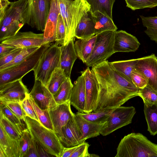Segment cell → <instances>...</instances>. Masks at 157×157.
Listing matches in <instances>:
<instances>
[{
    "instance_id": "obj_38",
    "label": "cell",
    "mask_w": 157,
    "mask_h": 157,
    "mask_svg": "<svg viewBox=\"0 0 157 157\" xmlns=\"http://www.w3.org/2000/svg\"><path fill=\"white\" fill-rule=\"evenodd\" d=\"M138 96L143 100L144 103L157 104V92L148 86L140 89Z\"/></svg>"
},
{
    "instance_id": "obj_9",
    "label": "cell",
    "mask_w": 157,
    "mask_h": 157,
    "mask_svg": "<svg viewBox=\"0 0 157 157\" xmlns=\"http://www.w3.org/2000/svg\"><path fill=\"white\" fill-rule=\"evenodd\" d=\"M51 5V0H28L26 24L44 31Z\"/></svg>"
},
{
    "instance_id": "obj_28",
    "label": "cell",
    "mask_w": 157,
    "mask_h": 157,
    "mask_svg": "<svg viewBox=\"0 0 157 157\" xmlns=\"http://www.w3.org/2000/svg\"><path fill=\"white\" fill-rule=\"evenodd\" d=\"M93 13L99 11L113 19L112 8L115 0H85Z\"/></svg>"
},
{
    "instance_id": "obj_2",
    "label": "cell",
    "mask_w": 157,
    "mask_h": 157,
    "mask_svg": "<svg viewBox=\"0 0 157 157\" xmlns=\"http://www.w3.org/2000/svg\"><path fill=\"white\" fill-rule=\"evenodd\" d=\"M115 157H157V144L140 133H131L121 140Z\"/></svg>"
},
{
    "instance_id": "obj_37",
    "label": "cell",
    "mask_w": 157,
    "mask_h": 157,
    "mask_svg": "<svg viewBox=\"0 0 157 157\" xmlns=\"http://www.w3.org/2000/svg\"><path fill=\"white\" fill-rule=\"evenodd\" d=\"M126 6L133 10L157 6V0H125Z\"/></svg>"
},
{
    "instance_id": "obj_1",
    "label": "cell",
    "mask_w": 157,
    "mask_h": 157,
    "mask_svg": "<svg viewBox=\"0 0 157 157\" xmlns=\"http://www.w3.org/2000/svg\"><path fill=\"white\" fill-rule=\"evenodd\" d=\"M91 70L98 89L96 107L93 112L117 108L138 96L140 89L115 69L108 60L92 67Z\"/></svg>"
},
{
    "instance_id": "obj_8",
    "label": "cell",
    "mask_w": 157,
    "mask_h": 157,
    "mask_svg": "<svg viewBox=\"0 0 157 157\" xmlns=\"http://www.w3.org/2000/svg\"><path fill=\"white\" fill-rule=\"evenodd\" d=\"M115 31H105L96 34L97 37L91 54L86 63L93 67L106 61L115 53L113 49Z\"/></svg>"
},
{
    "instance_id": "obj_50",
    "label": "cell",
    "mask_w": 157,
    "mask_h": 157,
    "mask_svg": "<svg viewBox=\"0 0 157 157\" xmlns=\"http://www.w3.org/2000/svg\"><path fill=\"white\" fill-rule=\"evenodd\" d=\"M78 145L71 147H64L60 155V157H70L78 147Z\"/></svg>"
},
{
    "instance_id": "obj_22",
    "label": "cell",
    "mask_w": 157,
    "mask_h": 157,
    "mask_svg": "<svg viewBox=\"0 0 157 157\" xmlns=\"http://www.w3.org/2000/svg\"><path fill=\"white\" fill-rule=\"evenodd\" d=\"M74 40L60 46L61 53L59 67L63 70L67 78H70L73 64L77 58L74 45Z\"/></svg>"
},
{
    "instance_id": "obj_31",
    "label": "cell",
    "mask_w": 157,
    "mask_h": 157,
    "mask_svg": "<svg viewBox=\"0 0 157 157\" xmlns=\"http://www.w3.org/2000/svg\"><path fill=\"white\" fill-rule=\"evenodd\" d=\"M137 59L109 62L112 66L118 72L131 80V74L135 69L134 66Z\"/></svg>"
},
{
    "instance_id": "obj_49",
    "label": "cell",
    "mask_w": 157,
    "mask_h": 157,
    "mask_svg": "<svg viewBox=\"0 0 157 157\" xmlns=\"http://www.w3.org/2000/svg\"><path fill=\"white\" fill-rule=\"evenodd\" d=\"M17 48L14 46L1 42L0 55L10 52Z\"/></svg>"
},
{
    "instance_id": "obj_32",
    "label": "cell",
    "mask_w": 157,
    "mask_h": 157,
    "mask_svg": "<svg viewBox=\"0 0 157 157\" xmlns=\"http://www.w3.org/2000/svg\"><path fill=\"white\" fill-rule=\"evenodd\" d=\"M67 78L63 70L60 67H57L54 70L47 87L53 96Z\"/></svg>"
},
{
    "instance_id": "obj_48",
    "label": "cell",
    "mask_w": 157,
    "mask_h": 157,
    "mask_svg": "<svg viewBox=\"0 0 157 157\" xmlns=\"http://www.w3.org/2000/svg\"><path fill=\"white\" fill-rule=\"evenodd\" d=\"M10 3L8 0H0V21L3 18L5 12Z\"/></svg>"
},
{
    "instance_id": "obj_21",
    "label": "cell",
    "mask_w": 157,
    "mask_h": 157,
    "mask_svg": "<svg viewBox=\"0 0 157 157\" xmlns=\"http://www.w3.org/2000/svg\"><path fill=\"white\" fill-rule=\"evenodd\" d=\"M75 118L83 137L85 140L100 135L102 130L107 125V121L103 123L90 121L77 113L75 114Z\"/></svg>"
},
{
    "instance_id": "obj_5",
    "label": "cell",
    "mask_w": 157,
    "mask_h": 157,
    "mask_svg": "<svg viewBox=\"0 0 157 157\" xmlns=\"http://www.w3.org/2000/svg\"><path fill=\"white\" fill-rule=\"evenodd\" d=\"M32 137L52 155L60 157L64 146L54 131L26 116L25 121Z\"/></svg>"
},
{
    "instance_id": "obj_34",
    "label": "cell",
    "mask_w": 157,
    "mask_h": 157,
    "mask_svg": "<svg viewBox=\"0 0 157 157\" xmlns=\"http://www.w3.org/2000/svg\"><path fill=\"white\" fill-rule=\"evenodd\" d=\"M115 108L103 110L90 113H77L85 119L91 122L96 123H103L107 121L110 114Z\"/></svg>"
},
{
    "instance_id": "obj_35",
    "label": "cell",
    "mask_w": 157,
    "mask_h": 157,
    "mask_svg": "<svg viewBox=\"0 0 157 157\" xmlns=\"http://www.w3.org/2000/svg\"><path fill=\"white\" fill-rule=\"evenodd\" d=\"M29 97L31 104L39 119V122L46 128L54 131L53 127L50 117L49 110L41 109L35 103L33 99L30 97L29 95Z\"/></svg>"
},
{
    "instance_id": "obj_15",
    "label": "cell",
    "mask_w": 157,
    "mask_h": 157,
    "mask_svg": "<svg viewBox=\"0 0 157 157\" xmlns=\"http://www.w3.org/2000/svg\"><path fill=\"white\" fill-rule=\"evenodd\" d=\"M29 96L37 105L42 110H49L56 105L53 96L48 88L38 80L35 83Z\"/></svg>"
},
{
    "instance_id": "obj_3",
    "label": "cell",
    "mask_w": 157,
    "mask_h": 157,
    "mask_svg": "<svg viewBox=\"0 0 157 157\" xmlns=\"http://www.w3.org/2000/svg\"><path fill=\"white\" fill-rule=\"evenodd\" d=\"M28 0L11 3L0 21V42L12 37L26 23Z\"/></svg>"
},
{
    "instance_id": "obj_20",
    "label": "cell",
    "mask_w": 157,
    "mask_h": 157,
    "mask_svg": "<svg viewBox=\"0 0 157 157\" xmlns=\"http://www.w3.org/2000/svg\"><path fill=\"white\" fill-rule=\"evenodd\" d=\"M59 10L58 0H51V8L44 33L43 44L55 41Z\"/></svg>"
},
{
    "instance_id": "obj_45",
    "label": "cell",
    "mask_w": 157,
    "mask_h": 157,
    "mask_svg": "<svg viewBox=\"0 0 157 157\" xmlns=\"http://www.w3.org/2000/svg\"><path fill=\"white\" fill-rule=\"evenodd\" d=\"M0 112H1L11 122L21 126L22 125L21 120L4 104L0 102Z\"/></svg>"
},
{
    "instance_id": "obj_23",
    "label": "cell",
    "mask_w": 157,
    "mask_h": 157,
    "mask_svg": "<svg viewBox=\"0 0 157 157\" xmlns=\"http://www.w3.org/2000/svg\"><path fill=\"white\" fill-rule=\"evenodd\" d=\"M95 23L92 13L90 10L83 16L76 29L75 37L87 39L95 35Z\"/></svg>"
},
{
    "instance_id": "obj_26",
    "label": "cell",
    "mask_w": 157,
    "mask_h": 157,
    "mask_svg": "<svg viewBox=\"0 0 157 157\" xmlns=\"http://www.w3.org/2000/svg\"><path fill=\"white\" fill-rule=\"evenodd\" d=\"M92 14L95 23V35L106 31H117V27L112 19L99 11Z\"/></svg>"
},
{
    "instance_id": "obj_51",
    "label": "cell",
    "mask_w": 157,
    "mask_h": 157,
    "mask_svg": "<svg viewBox=\"0 0 157 157\" xmlns=\"http://www.w3.org/2000/svg\"><path fill=\"white\" fill-rule=\"evenodd\" d=\"M36 147L39 157H49L52 155L48 153L43 147L36 141Z\"/></svg>"
},
{
    "instance_id": "obj_6",
    "label": "cell",
    "mask_w": 157,
    "mask_h": 157,
    "mask_svg": "<svg viewBox=\"0 0 157 157\" xmlns=\"http://www.w3.org/2000/svg\"><path fill=\"white\" fill-rule=\"evenodd\" d=\"M43 44L33 53L19 63L0 71V87L6 84L22 78L37 66L44 52L50 46Z\"/></svg>"
},
{
    "instance_id": "obj_47",
    "label": "cell",
    "mask_w": 157,
    "mask_h": 157,
    "mask_svg": "<svg viewBox=\"0 0 157 157\" xmlns=\"http://www.w3.org/2000/svg\"><path fill=\"white\" fill-rule=\"evenodd\" d=\"M25 157H39L36 147V141L32 137L27 153Z\"/></svg>"
},
{
    "instance_id": "obj_53",
    "label": "cell",
    "mask_w": 157,
    "mask_h": 157,
    "mask_svg": "<svg viewBox=\"0 0 157 157\" xmlns=\"http://www.w3.org/2000/svg\"><path fill=\"white\" fill-rule=\"evenodd\" d=\"M66 0L69 1V2H72L75 1L76 0Z\"/></svg>"
},
{
    "instance_id": "obj_27",
    "label": "cell",
    "mask_w": 157,
    "mask_h": 157,
    "mask_svg": "<svg viewBox=\"0 0 157 157\" xmlns=\"http://www.w3.org/2000/svg\"><path fill=\"white\" fill-rule=\"evenodd\" d=\"M144 112L147 125V130L151 135L157 134V104L144 103Z\"/></svg>"
},
{
    "instance_id": "obj_46",
    "label": "cell",
    "mask_w": 157,
    "mask_h": 157,
    "mask_svg": "<svg viewBox=\"0 0 157 157\" xmlns=\"http://www.w3.org/2000/svg\"><path fill=\"white\" fill-rule=\"evenodd\" d=\"M22 48H17L10 52L0 55V67L12 61L21 52Z\"/></svg>"
},
{
    "instance_id": "obj_4",
    "label": "cell",
    "mask_w": 157,
    "mask_h": 157,
    "mask_svg": "<svg viewBox=\"0 0 157 157\" xmlns=\"http://www.w3.org/2000/svg\"><path fill=\"white\" fill-rule=\"evenodd\" d=\"M59 13L63 18L66 29L64 45L71 40H75L77 27L84 14L90 10V6L85 0H76L71 2L58 0Z\"/></svg>"
},
{
    "instance_id": "obj_16",
    "label": "cell",
    "mask_w": 157,
    "mask_h": 157,
    "mask_svg": "<svg viewBox=\"0 0 157 157\" xmlns=\"http://www.w3.org/2000/svg\"><path fill=\"white\" fill-rule=\"evenodd\" d=\"M43 39L44 33L36 34L31 31L18 32L14 36L1 42L23 48L40 46L43 44Z\"/></svg>"
},
{
    "instance_id": "obj_40",
    "label": "cell",
    "mask_w": 157,
    "mask_h": 157,
    "mask_svg": "<svg viewBox=\"0 0 157 157\" xmlns=\"http://www.w3.org/2000/svg\"><path fill=\"white\" fill-rule=\"evenodd\" d=\"M31 137L27 128H25L22 131L20 140V157H24L26 154Z\"/></svg>"
},
{
    "instance_id": "obj_30",
    "label": "cell",
    "mask_w": 157,
    "mask_h": 157,
    "mask_svg": "<svg viewBox=\"0 0 157 157\" xmlns=\"http://www.w3.org/2000/svg\"><path fill=\"white\" fill-rule=\"evenodd\" d=\"M0 124L11 138L16 140H20L22 131L21 127L11 122L1 112Z\"/></svg>"
},
{
    "instance_id": "obj_24",
    "label": "cell",
    "mask_w": 157,
    "mask_h": 157,
    "mask_svg": "<svg viewBox=\"0 0 157 157\" xmlns=\"http://www.w3.org/2000/svg\"><path fill=\"white\" fill-rule=\"evenodd\" d=\"M96 37L95 35L87 39H78L74 44L77 56L84 63H86L91 54Z\"/></svg>"
},
{
    "instance_id": "obj_25",
    "label": "cell",
    "mask_w": 157,
    "mask_h": 157,
    "mask_svg": "<svg viewBox=\"0 0 157 157\" xmlns=\"http://www.w3.org/2000/svg\"><path fill=\"white\" fill-rule=\"evenodd\" d=\"M0 146L5 151L7 157H20V140L11 138L0 124Z\"/></svg>"
},
{
    "instance_id": "obj_42",
    "label": "cell",
    "mask_w": 157,
    "mask_h": 157,
    "mask_svg": "<svg viewBox=\"0 0 157 157\" xmlns=\"http://www.w3.org/2000/svg\"><path fill=\"white\" fill-rule=\"evenodd\" d=\"M90 145L88 143L84 142L78 145V147L70 157H96L98 155L90 154L88 152Z\"/></svg>"
},
{
    "instance_id": "obj_13",
    "label": "cell",
    "mask_w": 157,
    "mask_h": 157,
    "mask_svg": "<svg viewBox=\"0 0 157 157\" xmlns=\"http://www.w3.org/2000/svg\"><path fill=\"white\" fill-rule=\"evenodd\" d=\"M22 78L8 83L0 87V102L22 101L29 94Z\"/></svg>"
},
{
    "instance_id": "obj_19",
    "label": "cell",
    "mask_w": 157,
    "mask_h": 157,
    "mask_svg": "<svg viewBox=\"0 0 157 157\" xmlns=\"http://www.w3.org/2000/svg\"><path fill=\"white\" fill-rule=\"evenodd\" d=\"M81 75L74 82L72 89L70 101L71 105L74 106L78 112L85 113L86 94L85 82L83 74Z\"/></svg>"
},
{
    "instance_id": "obj_29",
    "label": "cell",
    "mask_w": 157,
    "mask_h": 157,
    "mask_svg": "<svg viewBox=\"0 0 157 157\" xmlns=\"http://www.w3.org/2000/svg\"><path fill=\"white\" fill-rule=\"evenodd\" d=\"M73 86L70 78H67L53 95L57 105L62 104L70 100Z\"/></svg>"
},
{
    "instance_id": "obj_11",
    "label": "cell",
    "mask_w": 157,
    "mask_h": 157,
    "mask_svg": "<svg viewBox=\"0 0 157 157\" xmlns=\"http://www.w3.org/2000/svg\"><path fill=\"white\" fill-rule=\"evenodd\" d=\"M134 67L145 77L147 86L157 92V57L154 54L137 59Z\"/></svg>"
},
{
    "instance_id": "obj_7",
    "label": "cell",
    "mask_w": 157,
    "mask_h": 157,
    "mask_svg": "<svg viewBox=\"0 0 157 157\" xmlns=\"http://www.w3.org/2000/svg\"><path fill=\"white\" fill-rule=\"evenodd\" d=\"M61 53L60 46L56 43L51 44L43 54L33 70L35 80L48 87L53 71L59 67Z\"/></svg>"
},
{
    "instance_id": "obj_52",
    "label": "cell",
    "mask_w": 157,
    "mask_h": 157,
    "mask_svg": "<svg viewBox=\"0 0 157 157\" xmlns=\"http://www.w3.org/2000/svg\"><path fill=\"white\" fill-rule=\"evenodd\" d=\"M0 157H7L6 154L3 149L0 146Z\"/></svg>"
},
{
    "instance_id": "obj_39",
    "label": "cell",
    "mask_w": 157,
    "mask_h": 157,
    "mask_svg": "<svg viewBox=\"0 0 157 157\" xmlns=\"http://www.w3.org/2000/svg\"><path fill=\"white\" fill-rule=\"evenodd\" d=\"M66 35L65 25L61 15L58 16L56 26L55 43L61 45H64Z\"/></svg>"
},
{
    "instance_id": "obj_18",
    "label": "cell",
    "mask_w": 157,
    "mask_h": 157,
    "mask_svg": "<svg viewBox=\"0 0 157 157\" xmlns=\"http://www.w3.org/2000/svg\"><path fill=\"white\" fill-rule=\"evenodd\" d=\"M140 45V43L135 36L125 31H116L113 45L115 53L135 52Z\"/></svg>"
},
{
    "instance_id": "obj_10",
    "label": "cell",
    "mask_w": 157,
    "mask_h": 157,
    "mask_svg": "<svg viewBox=\"0 0 157 157\" xmlns=\"http://www.w3.org/2000/svg\"><path fill=\"white\" fill-rule=\"evenodd\" d=\"M136 113L135 108L132 106H121L115 108L108 118L107 127L102 130L101 134L103 136L108 135L131 123Z\"/></svg>"
},
{
    "instance_id": "obj_17",
    "label": "cell",
    "mask_w": 157,
    "mask_h": 157,
    "mask_svg": "<svg viewBox=\"0 0 157 157\" xmlns=\"http://www.w3.org/2000/svg\"><path fill=\"white\" fill-rule=\"evenodd\" d=\"M62 136L59 140L65 147L77 146L86 140L78 125L75 116L62 127Z\"/></svg>"
},
{
    "instance_id": "obj_36",
    "label": "cell",
    "mask_w": 157,
    "mask_h": 157,
    "mask_svg": "<svg viewBox=\"0 0 157 157\" xmlns=\"http://www.w3.org/2000/svg\"><path fill=\"white\" fill-rule=\"evenodd\" d=\"M40 47L34 46L22 48L21 52L12 61L0 67V71L21 62L36 51Z\"/></svg>"
},
{
    "instance_id": "obj_14",
    "label": "cell",
    "mask_w": 157,
    "mask_h": 157,
    "mask_svg": "<svg viewBox=\"0 0 157 157\" xmlns=\"http://www.w3.org/2000/svg\"><path fill=\"white\" fill-rule=\"evenodd\" d=\"M84 74L86 94L85 113H90L95 109L98 96V82L95 76L89 67L81 71Z\"/></svg>"
},
{
    "instance_id": "obj_33",
    "label": "cell",
    "mask_w": 157,
    "mask_h": 157,
    "mask_svg": "<svg viewBox=\"0 0 157 157\" xmlns=\"http://www.w3.org/2000/svg\"><path fill=\"white\" fill-rule=\"evenodd\" d=\"M140 16L143 26L147 28L145 33L151 40L157 43V16Z\"/></svg>"
},
{
    "instance_id": "obj_41",
    "label": "cell",
    "mask_w": 157,
    "mask_h": 157,
    "mask_svg": "<svg viewBox=\"0 0 157 157\" xmlns=\"http://www.w3.org/2000/svg\"><path fill=\"white\" fill-rule=\"evenodd\" d=\"M2 102L6 105L19 119L23 120L25 122L26 117V114L20 102Z\"/></svg>"
},
{
    "instance_id": "obj_43",
    "label": "cell",
    "mask_w": 157,
    "mask_h": 157,
    "mask_svg": "<svg viewBox=\"0 0 157 157\" xmlns=\"http://www.w3.org/2000/svg\"><path fill=\"white\" fill-rule=\"evenodd\" d=\"M20 103L25 111L26 116L39 122V119L30 101L29 94L26 98Z\"/></svg>"
},
{
    "instance_id": "obj_44",
    "label": "cell",
    "mask_w": 157,
    "mask_h": 157,
    "mask_svg": "<svg viewBox=\"0 0 157 157\" xmlns=\"http://www.w3.org/2000/svg\"><path fill=\"white\" fill-rule=\"evenodd\" d=\"M131 76L132 81L137 87L142 89L147 85V81L145 76L136 69L132 71Z\"/></svg>"
},
{
    "instance_id": "obj_12",
    "label": "cell",
    "mask_w": 157,
    "mask_h": 157,
    "mask_svg": "<svg viewBox=\"0 0 157 157\" xmlns=\"http://www.w3.org/2000/svg\"><path fill=\"white\" fill-rule=\"evenodd\" d=\"M71 105L69 100L57 105L54 108L49 110L54 131L59 139L62 136V127L75 116L71 110Z\"/></svg>"
}]
</instances>
